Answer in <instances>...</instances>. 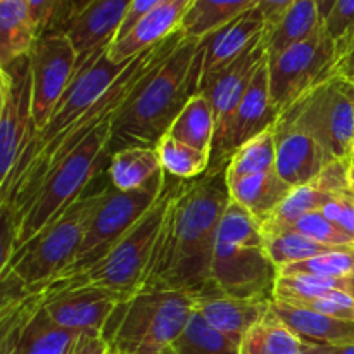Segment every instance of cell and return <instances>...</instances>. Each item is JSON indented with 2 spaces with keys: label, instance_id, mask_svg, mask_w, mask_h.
I'll return each mask as SVG.
<instances>
[{
  "label": "cell",
  "instance_id": "obj_35",
  "mask_svg": "<svg viewBox=\"0 0 354 354\" xmlns=\"http://www.w3.org/2000/svg\"><path fill=\"white\" fill-rule=\"evenodd\" d=\"M277 166L275 127L245 142L227 166V180H237L256 173L272 171Z\"/></svg>",
  "mask_w": 354,
  "mask_h": 354
},
{
  "label": "cell",
  "instance_id": "obj_13",
  "mask_svg": "<svg viewBox=\"0 0 354 354\" xmlns=\"http://www.w3.org/2000/svg\"><path fill=\"white\" fill-rule=\"evenodd\" d=\"M37 130L31 111L30 55L0 68V183Z\"/></svg>",
  "mask_w": 354,
  "mask_h": 354
},
{
  "label": "cell",
  "instance_id": "obj_22",
  "mask_svg": "<svg viewBox=\"0 0 354 354\" xmlns=\"http://www.w3.org/2000/svg\"><path fill=\"white\" fill-rule=\"evenodd\" d=\"M135 0H90L66 26L78 61L102 45L113 44Z\"/></svg>",
  "mask_w": 354,
  "mask_h": 354
},
{
  "label": "cell",
  "instance_id": "obj_53",
  "mask_svg": "<svg viewBox=\"0 0 354 354\" xmlns=\"http://www.w3.org/2000/svg\"><path fill=\"white\" fill-rule=\"evenodd\" d=\"M107 354H118V353L114 351V349H111V348H109V351H107Z\"/></svg>",
  "mask_w": 354,
  "mask_h": 354
},
{
  "label": "cell",
  "instance_id": "obj_48",
  "mask_svg": "<svg viewBox=\"0 0 354 354\" xmlns=\"http://www.w3.org/2000/svg\"><path fill=\"white\" fill-rule=\"evenodd\" d=\"M322 354H354V342L342 346H320Z\"/></svg>",
  "mask_w": 354,
  "mask_h": 354
},
{
  "label": "cell",
  "instance_id": "obj_8",
  "mask_svg": "<svg viewBox=\"0 0 354 354\" xmlns=\"http://www.w3.org/2000/svg\"><path fill=\"white\" fill-rule=\"evenodd\" d=\"M169 182H171L169 176L162 171L147 185L137 190L123 192V190L114 189L113 185L109 189L100 190L99 201L90 214L88 225L83 235L82 248L75 261L57 277L71 275L109 251L165 196Z\"/></svg>",
  "mask_w": 354,
  "mask_h": 354
},
{
  "label": "cell",
  "instance_id": "obj_21",
  "mask_svg": "<svg viewBox=\"0 0 354 354\" xmlns=\"http://www.w3.org/2000/svg\"><path fill=\"white\" fill-rule=\"evenodd\" d=\"M351 162L335 161L328 165L313 182L294 187L279 209L263 225V232H275L289 227L303 214L320 211L328 199L349 189Z\"/></svg>",
  "mask_w": 354,
  "mask_h": 354
},
{
  "label": "cell",
  "instance_id": "obj_7",
  "mask_svg": "<svg viewBox=\"0 0 354 354\" xmlns=\"http://www.w3.org/2000/svg\"><path fill=\"white\" fill-rule=\"evenodd\" d=\"M280 116L306 130L332 161L353 162L354 82L330 76L304 93Z\"/></svg>",
  "mask_w": 354,
  "mask_h": 354
},
{
  "label": "cell",
  "instance_id": "obj_50",
  "mask_svg": "<svg viewBox=\"0 0 354 354\" xmlns=\"http://www.w3.org/2000/svg\"><path fill=\"white\" fill-rule=\"evenodd\" d=\"M88 2L90 0H73V16H75L78 10H82Z\"/></svg>",
  "mask_w": 354,
  "mask_h": 354
},
{
  "label": "cell",
  "instance_id": "obj_32",
  "mask_svg": "<svg viewBox=\"0 0 354 354\" xmlns=\"http://www.w3.org/2000/svg\"><path fill=\"white\" fill-rule=\"evenodd\" d=\"M330 290H346L349 292V277L344 279H328L317 275H279L273 290V301L289 304V306L304 308L317 297Z\"/></svg>",
  "mask_w": 354,
  "mask_h": 354
},
{
  "label": "cell",
  "instance_id": "obj_43",
  "mask_svg": "<svg viewBox=\"0 0 354 354\" xmlns=\"http://www.w3.org/2000/svg\"><path fill=\"white\" fill-rule=\"evenodd\" d=\"M320 211L332 223L354 239V199L349 189L332 196Z\"/></svg>",
  "mask_w": 354,
  "mask_h": 354
},
{
  "label": "cell",
  "instance_id": "obj_9",
  "mask_svg": "<svg viewBox=\"0 0 354 354\" xmlns=\"http://www.w3.org/2000/svg\"><path fill=\"white\" fill-rule=\"evenodd\" d=\"M109 45H102L83 59H80L75 76L69 82L68 88L62 93L59 102L55 104L47 124L41 130H35L31 133L30 140L24 145L14 169L30 161L38 151L50 144L61 131H64L76 120H80L109 90V86L116 82L118 76L127 69L130 61L123 62V64H116V62L111 61Z\"/></svg>",
  "mask_w": 354,
  "mask_h": 354
},
{
  "label": "cell",
  "instance_id": "obj_34",
  "mask_svg": "<svg viewBox=\"0 0 354 354\" xmlns=\"http://www.w3.org/2000/svg\"><path fill=\"white\" fill-rule=\"evenodd\" d=\"M168 354H241V344L211 327L197 311Z\"/></svg>",
  "mask_w": 354,
  "mask_h": 354
},
{
  "label": "cell",
  "instance_id": "obj_38",
  "mask_svg": "<svg viewBox=\"0 0 354 354\" xmlns=\"http://www.w3.org/2000/svg\"><path fill=\"white\" fill-rule=\"evenodd\" d=\"M354 272V245L337 248L304 261L292 263L279 272V275H317L328 279H344Z\"/></svg>",
  "mask_w": 354,
  "mask_h": 354
},
{
  "label": "cell",
  "instance_id": "obj_40",
  "mask_svg": "<svg viewBox=\"0 0 354 354\" xmlns=\"http://www.w3.org/2000/svg\"><path fill=\"white\" fill-rule=\"evenodd\" d=\"M38 37L47 31L64 30L73 17V0H28Z\"/></svg>",
  "mask_w": 354,
  "mask_h": 354
},
{
  "label": "cell",
  "instance_id": "obj_3",
  "mask_svg": "<svg viewBox=\"0 0 354 354\" xmlns=\"http://www.w3.org/2000/svg\"><path fill=\"white\" fill-rule=\"evenodd\" d=\"M176 183L178 180L173 178L165 196L149 209V213L127 235H123L100 258L71 275L55 277L45 286L33 290H24V292L30 294L41 308L54 297L85 289L107 290V292L120 294L127 299L133 296L140 287L145 270L151 261L152 249H154L159 232H161L166 209H168V204L175 192Z\"/></svg>",
  "mask_w": 354,
  "mask_h": 354
},
{
  "label": "cell",
  "instance_id": "obj_31",
  "mask_svg": "<svg viewBox=\"0 0 354 354\" xmlns=\"http://www.w3.org/2000/svg\"><path fill=\"white\" fill-rule=\"evenodd\" d=\"M214 130H216V123H214L213 107L209 100L204 93H196L190 97L166 135L187 145H192L199 151L211 152Z\"/></svg>",
  "mask_w": 354,
  "mask_h": 354
},
{
  "label": "cell",
  "instance_id": "obj_45",
  "mask_svg": "<svg viewBox=\"0 0 354 354\" xmlns=\"http://www.w3.org/2000/svg\"><path fill=\"white\" fill-rule=\"evenodd\" d=\"M332 76L354 82V33L337 48V61L332 69Z\"/></svg>",
  "mask_w": 354,
  "mask_h": 354
},
{
  "label": "cell",
  "instance_id": "obj_19",
  "mask_svg": "<svg viewBox=\"0 0 354 354\" xmlns=\"http://www.w3.org/2000/svg\"><path fill=\"white\" fill-rule=\"evenodd\" d=\"M127 297L107 290H76L62 294L44 304L45 313L54 324L76 332L104 334L111 317Z\"/></svg>",
  "mask_w": 354,
  "mask_h": 354
},
{
  "label": "cell",
  "instance_id": "obj_29",
  "mask_svg": "<svg viewBox=\"0 0 354 354\" xmlns=\"http://www.w3.org/2000/svg\"><path fill=\"white\" fill-rule=\"evenodd\" d=\"M107 171L114 189L130 192L147 185L152 178L162 173V166L158 149L135 145L113 152Z\"/></svg>",
  "mask_w": 354,
  "mask_h": 354
},
{
  "label": "cell",
  "instance_id": "obj_36",
  "mask_svg": "<svg viewBox=\"0 0 354 354\" xmlns=\"http://www.w3.org/2000/svg\"><path fill=\"white\" fill-rule=\"evenodd\" d=\"M265 249L268 252L273 265L279 268V272L292 263L304 261V259L315 258L324 252L334 251L337 248L320 244V242L308 239L304 235L296 234L289 230L266 232L265 234Z\"/></svg>",
  "mask_w": 354,
  "mask_h": 354
},
{
  "label": "cell",
  "instance_id": "obj_11",
  "mask_svg": "<svg viewBox=\"0 0 354 354\" xmlns=\"http://www.w3.org/2000/svg\"><path fill=\"white\" fill-rule=\"evenodd\" d=\"M279 268L265 245L249 248L214 242L209 290L241 299H272Z\"/></svg>",
  "mask_w": 354,
  "mask_h": 354
},
{
  "label": "cell",
  "instance_id": "obj_2",
  "mask_svg": "<svg viewBox=\"0 0 354 354\" xmlns=\"http://www.w3.org/2000/svg\"><path fill=\"white\" fill-rule=\"evenodd\" d=\"M203 52V40L183 37L171 54L145 76L114 120L109 152L158 145L197 93Z\"/></svg>",
  "mask_w": 354,
  "mask_h": 354
},
{
  "label": "cell",
  "instance_id": "obj_42",
  "mask_svg": "<svg viewBox=\"0 0 354 354\" xmlns=\"http://www.w3.org/2000/svg\"><path fill=\"white\" fill-rule=\"evenodd\" d=\"M325 30L337 48L354 33V0H337L330 16L325 21Z\"/></svg>",
  "mask_w": 354,
  "mask_h": 354
},
{
  "label": "cell",
  "instance_id": "obj_25",
  "mask_svg": "<svg viewBox=\"0 0 354 354\" xmlns=\"http://www.w3.org/2000/svg\"><path fill=\"white\" fill-rule=\"evenodd\" d=\"M272 311L282 318L297 335L320 346H342L354 342V322L337 320L306 308L272 301Z\"/></svg>",
  "mask_w": 354,
  "mask_h": 354
},
{
  "label": "cell",
  "instance_id": "obj_28",
  "mask_svg": "<svg viewBox=\"0 0 354 354\" xmlns=\"http://www.w3.org/2000/svg\"><path fill=\"white\" fill-rule=\"evenodd\" d=\"M325 28L317 0H296L279 23L265 31V47L268 59L277 57L292 45L306 40Z\"/></svg>",
  "mask_w": 354,
  "mask_h": 354
},
{
  "label": "cell",
  "instance_id": "obj_33",
  "mask_svg": "<svg viewBox=\"0 0 354 354\" xmlns=\"http://www.w3.org/2000/svg\"><path fill=\"white\" fill-rule=\"evenodd\" d=\"M156 149L159 152L162 171L171 178L189 182L199 178L209 169L211 152L199 151L192 145L175 140L169 135H165Z\"/></svg>",
  "mask_w": 354,
  "mask_h": 354
},
{
  "label": "cell",
  "instance_id": "obj_26",
  "mask_svg": "<svg viewBox=\"0 0 354 354\" xmlns=\"http://www.w3.org/2000/svg\"><path fill=\"white\" fill-rule=\"evenodd\" d=\"M37 38L28 0H0V68L30 55Z\"/></svg>",
  "mask_w": 354,
  "mask_h": 354
},
{
  "label": "cell",
  "instance_id": "obj_6",
  "mask_svg": "<svg viewBox=\"0 0 354 354\" xmlns=\"http://www.w3.org/2000/svg\"><path fill=\"white\" fill-rule=\"evenodd\" d=\"M99 196L100 190L83 196L62 216L24 244L0 270V282L6 280L23 290H33L64 272L82 248Z\"/></svg>",
  "mask_w": 354,
  "mask_h": 354
},
{
  "label": "cell",
  "instance_id": "obj_10",
  "mask_svg": "<svg viewBox=\"0 0 354 354\" xmlns=\"http://www.w3.org/2000/svg\"><path fill=\"white\" fill-rule=\"evenodd\" d=\"M337 61V45L325 28L306 40L268 59L272 102L280 114L313 86L330 78Z\"/></svg>",
  "mask_w": 354,
  "mask_h": 354
},
{
  "label": "cell",
  "instance_id": "obj_37",
  "mask_svg": "<svg viewBox=\"0 0 354 354\" xmlns=\"http://www.w3.org/2000/svg\"><path fill=\"white\" fill-rule=\"evenodd\" d=\"M216 241L225 244L259 248L265 245V232L261 223L245 207L230 199L218 225Z\"/></svg>",
  "mask_w": 354,
  "mask_h": 354
},
{
  "label": "cell",
  "instance_id": "obj_24",
  "mask_svg": "<svg viewBox=\"0 0 354 354\" xmlns=\"http://www.w3.org/2000/svg\"><path fill=\"white\" fill-rule=\"evenodd\" d=\"M230 199L241 204L263 225L275 214L292 187L277 173V169L256 175L227 180Z\"/></svg>",
  "mask_w": 354,
  "mask_h": 354
},
{
  "label": "cell",
  "instance_id": "obj_15",
  "mask_svg": "<svg viewBox=\"0 0 354 354\" xmlns=\"http://www.w3.org/2000/svg\"><path fill=\"white\" fill-rule=\"evenodd\" d=\"M275 151L277 173L292 189L313 182L328 165L335 162L306 130L282 116L275 123Z\"/></svg>",
  "mask_w": 354,
  "mask_h": 354
},
{
  "label": "cell",
  "instance_id": "obj_44",
  "mask_svg": "<svg viewBox=\"0 0 354 354\" xmlns=\"http://www.w3.org/2000/svg\"><path fill=\"white\" fill-rule=\"evenodd\" d=\"M109 342L99 332H80L66 354H107Z\"/></svg>",
  "mask_w": 354,
  "mask_h": 354
},
{
  "label": "cell",
  "instance_id": "obj_23",
  "mask_svg": "<svg viewBox=\"0 0 354 354\" xmlns=\"http://www.w3.org/2000/svg\"><path fill=\"white\" fill-rule=\"evenodd\" d=\"M196 311L218 332L241 344L244 335L272 310V299H241L207 292L194 296Z\"/></svg>",
  "mask_w": 354,
  "mask_h": 354
},
{
  "label": "cell",
  "instance_id": "obj_20",
  "mask_svg": "<svg viewBox=\"0 0 354 354\" xmlns=\"http://www.w3.org/2000/svg\"><path fill=\"white\" fill-rule=\"evenodd\" d=\"M192 0H162L149 10L124 37L116 38L109 45V57L116 64L131 61L147 48L161 44L180 31Z\"/></svg>",
  "mask_w": 354,
  "mask_h": 354
},
{
  "label": "cell",
  "instance_id": "obj_12",
  "mask_svg": "<svg viewBox=\"0 0 354 354\" xmlns=\"http://www.w3.org/2000/svg\"><path fill=\"white\" fill-rule=\"evenodd\" d=\"M78 68V54L64 30L40 35L30 52L31 111L37 130L47 124L55 104Z\"/></svg>",
  "mask_w": 354,
  "mask_h": 354
},
{
  "label": "cell",
  "instance_id": "obj_14",
  "mask_svg": "<svg viewBox=\"0 0 354 354\" xmlns=\"http://www.w3.org/2000/svg\"><path fill=\"white\" fill-rule=\"evenodd\" d=\"M280 113L272 102L268 75V57L263 61L249 85L248 92L242 97L237 111L230 118L223 130L214 135L211 147V162L207 171H218L227 168L232 156L251 138L268 128L275 127Z\"/></svg>",
  "mask_w": 354,
  "mask_h": 354
},
{
  "label": "cell",
  "instance_id": "obj_41",
  "mask_svg": "<svg viewBox=\"0 0 354 354\" xmlns=\"http://www.w3.org/2000/svg\"><path fill=\"white\" fill-rule=\"evenodd\" d=\"M304 308L337 320L354 322V297L346 290H330L308 303Z\"/></svg>",
  "mask_w": 354,
  "mask_h": 354
},
{
  "label": "cell",
  "instance_id": "obj_4",
  "mask_svg": "<svg viewBox=\"0 0 354 354\" xmlns=\"http://www.w3.org/2000/svg\"><path fill=\"white\" fill-rule=\"evenodd\" d=\"M116 120V118H114ZM114 120L100 124L71 156L64 159L47 178L23 213L10 223H3L0 270L24 244L37 237L52 221L66 213L92 182L100 161L113 142Z\"/></svg>",
  "mask_w": 354,
  "mask_h": 354
},
{
  "label": "cell",
  "instance_id": "obj_46",
  "mask_svg": "<svg viewBox=\"0 0 354 354\" xmlns=\"http://www.w3.org/2000/svg\"><path fill=\"white\" fill-rule=\"evenodd\" d=\"M296 2V0H258V6L256 9L263 14L266 21V30H270L272 26H275L280 21V17L290 9V6Z\"/></svg>",
  "mask_w": 354,
  "mask_h": 354
},
{
  "label": "cell",
  "instance_id": "obj_51",
  "mask_svg": "<svg viewBox=\"0 0 354 354\" xmlns=\"http://www.w3.org/2000/svg\"><path fill=\"white\" fill-rule=\"evenodd\" d=\"M349 194L353 196L354 199V166L351 162V169H349Z\"/></svg>",
  "mask_w": 354,
  "mask_h": 354
},
{
  "label": "cell",
  "instance_id": "obj_1",
  "mask_svg": "<svg viewBox=\"0 0 354 354\" xmlns=\"http://www.w3.org/2000/svg\"><path fill=\"white\" fill-rule=\"evenodd\" d=\"M228 203L227 168L189 182L178 180L137 292H207L218 225Z\"/></svg>",
  "mask_w": 354,
  "mask_h": 354
},
{
  "label": "cell",
  "instance_id": "obj_17",
  "mask_svg": "<svg viewBox=\"0 0 354 354\" xmlns=\"http://www.w3.org/2000/svg\"><path fill=\"white\" fill-rule=\"evenodd\" d=\"M0 354H66L80 332L54 324L41 308L33 317L0 320Z\"/></svg>",
  "mask_w": 354,
  "mask_h": 354
},
{
  "label": "cell",
  "instance_id": "obj_49",
  "mask_svg": "<svg viewBox=\"0 0 354 354\" xmlns=\"http://www.w3.org/2000/svg\"><path fill=\"white\" fill-rule=\"evenodd\" d=\"M335 2H337V0H317V6H318V9H320L322 17H324L325 21H327V17L330 16V12H332V9H334Z\"/></svg>",
  "mask_w": 354,
  "mask_h": 354
},
{
  "label": "cell",
  "instance_id": "obj_52",
  "mask_svg": "<svg viewBox=\"0 0 354 354\" xmlns=\"http://www.w3.org/2000/svg\"><path fill=\"white\" fill-rule=\"evenodd\" d=\"M349 294L354 297V272L349 275Z\"/></svg>",
  "mask_w": 354,
  "mask_h": 354
},
{
  "label": "cell",
  "instance_id": "obj_47",
  "mask_svg": "<svg viewBox=\"0 0 354 354\" xmlns=\"http://www.w3.org/2000/svg\"><path fill=\"white\" fill-rule=\"evenodd\" d=\"M162 0H135L133 6H131V9H130V12L127 14L123 24H121V30H120V33L116 35V38L124 37V35H127L128 31H130L131 28L138 23V19H140L142 16H145L149 10H152L156 6H159ZM116 38H114V40H116Z\"/></svg>",
  "mask_w": 354,
  "mask_h": 354
},
{
  "label": "cell",
  "instance_id": "obj_39",
  "mask_svg": "<svg viewBox=\"0 0 354 354\" xmlns=\"http://www.w3.org/2000/svg\"><path fill=\"white\" fill-rule=\"evenodd\" d=\"M282 230L296 232V234L304 235L308 239H313V241L325 245H330V248H349V245H354V239L349 237L337 225L332 223L322 211H313V213L303 214L294 223L282 228Z\"/></svg>",
  "mask_w": 354,
  "mask_h": 354
},
{
  "label": "cell",
  "instance_id": "obj_16",
  "mask_svg": "<svg viewBox=\"0 0 354 354\" xmlns=\"http://www.w3.org/2000/svg\"><path fill=\"white\" fill-rule=\"evenodd\" d=\"M266 57H268V54H266L265 35H263L237 61L228 64L227 68L221 69L218 75H214L213 78L207 80L201 86L199 93H204L209 100L211 107H213L214 123H216L214 135L220 133L225 124L234 116L242 97L245 95L252 78H254L256 71Z\"/></svg>",
  "mask_w": 354,
  "mask_h": 354
},
{
  "label": "cell",
  "instance_id": "obj_54",
  "mask_svg": "<svg viewBox=\"0 0 354 354\" xmlns=\"http://www.w3.org/2000/svg\"><path fill=\"white\" fill-rule=\"evenodd\" d=\"M353 166H354V156H353Z\"/></svg>",
  "mask_w": 354,
  "mask_h": 354
},
{
  "label": "cell",
  "instance_id": "obj_5",
  "mask_svg": "<svg viewBox=\"0 0 354 354\" xmlns=\"http://www.w3.org/2000/svg\"><path fill=\"white\" fill-rule=\"evenodd\" d=\"M194 311L192 294L142 290L116 308L102 335L118 354H166Z\"/></svg>",
  "mask_w": 354,
  "mask_h": 354
},
{
  "label": "cell",
  "instance_id": "obj_30",
  "mask_svg": "<svg viewBox=\"0 0 354 354\" xmlns=\"http://www.w3.org/2000/svg\"><path fill=\"white\" fill-rule=\"evenodd\" d=\"M256 6L258 0H192L180 30L187 38L203 40Z\"/></svg>",
  "mask_w": 354,
  "mask_h": 354
},
{
  "label": "cell",
  "instance_id": "obj_27",
  "mask_svg": "<svg viewBox=\"0 0 354 354\" xmlns=\"http://www.w3.org/2000/svg\"><path fill=\"white\" fill-rule=\"evenodd\" d=\"M320 346L304 341L272 310L241 342V354H318Z\"/></svg>",
  "mask_w": 354,
  "mask_h": 354
},
{
  "label": "cell",
  "instance_id": "obj_55",
  "mask_svg": "<svg viewBox=\"0 0 354 354\" xmlns=\"http://www.w3.org/2000/svg\"><path fill=\"white\" fill-rule=\"evenodd\" d=\"M166 354H168V353H166Z\"/></svg>",
  "mask_w": 354,
  "mask_h": 354
},
{
  "label": "cell",
  "instance_id": "obj_18",
  "mask_svg": "<svg viewBox=\"0 0 354 354\" xmlns=\"http://www.w3.org/2000/svg\"><path fill=\"white\" fill-rule=\"evenodd\" d=\"M265 17L254 7L235 21L228 23L227 26L211 33L209 37L203 38L204 52L199 82H197V93L207 80L213 78L221 69L237 61L245 50H249L265 35Z\"/></svg>",
  "mask_w": 354,
  "mask_h": 354
}]
</instances>
